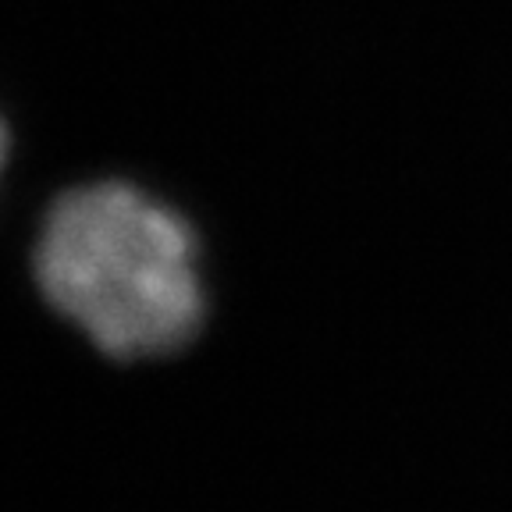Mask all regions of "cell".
<instances>
[{
	"instance_id": "obj_1",
	"label": "cell",
	"mask_w": 512,
	"mask_h": 512,
	"mask_svg": "<svg viewBox=\"0 0 512 512\" xmlns=\"http://www.w3.org/2000/svg\"><path fill=\"white\" fill-rule=\"evenodd\" d=\"M36 281L114 360L168 356L203 320V285L189 224L125 182L64 192L36 242Z\"/></svg>"
},
{
	"instance_id": "obj_2",
	"label": "cell",
	"mask_w": 512,
	"mask_h": 512,
	"mask_svg": "<svg viewBox=\"0 0 512 512\" xmlns=\"http://www.w3.org/2000/svg\"><path fill=\"white\" fill-rule=\"evenodd\" d=\"M4 153H8V136H4V125H0V168H4Z\"/></svg>"
}]
</instances>
